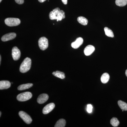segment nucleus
Segmentation results:
<instances>
[{
  "mask_svg": "<svg viewBox=\"0 0 127 127\" xmlns=\"http://www.w3.org/2000/svg\"><path fill=\"white\" fill-rule=\"evenodd\" d=\"M110 76L107 73H104L102 75L101 77V81L102 83L104 84L106 83L109 81Z\"/></svg>",
  "mask_w": 127,
  "mask_h": 127,
  "instance_id": "obj_14",
  "label": "nucleus"
},
{
  "mask_svg": "<svg viewBox=\"0 0 127 127\" xmlns=\"http://www.w3.org/2000/svg\"><path fill=\"white\" fill-rule=\"evenodd\" d=\"M15 1L19 4H22L24 3V0H15Z\"/></svg>",
  "mask_w": 127,
  "mask_h": 127,
  "instance_id": "obj_24",
  "label": "nucleus"
},
{
  "mask_svg": "<svg viewBox=\"0 0 127 127\" xmlns=\"http://www.w3.org/2000/svg\"><path fill=\"white\" fill-rule=\"evenodd\" d=\"M95 48L94 46L89 45L87 46L84 49V52L86 56H89L91 55L94 51Z\"/></svg>",
  "mask_w": 127,
  "mask_h": 127,
  "instance_id": "obj_11",
  "label": "nucleus"
},
{
  "mask_svg": "<svg viewBox=\"0 0 127 127\" xmlns=\"http://www.w3.org/2000/svg\"><path fill=\"white\" fill-rule=\"evenodd\" d=\"M2 0H0V2H1V1H2Z\"/></svg>",
  "mask_w": 127,
  "mask_h": 127,
  "instance_id": "obj_30",
  "label": "nucleus"
},
{
  "mask_svg": "<svg viewBox=\"0 0 127 127\" xmlns=\"http://www.w3.org/2000/svg\"><path fill=\"white\" fill-rule=\"evenodd\" d=\"M46 0H38L39 2H43L45 1Z\"/></svg>",
  "mask_w": 127,
  "mask_h": 127,
  "instance_id": "obj_26",
  "label": "nucleus"
},
{
  "mask_svg": "<svg viewBox=\"0 0 127 127\" xmlns=\"http://www.w3.org/2000/svg\"><path fill=\"white\" fill-rule=\"evenodd\" d=\"M83 42V40L82 37H79L77 38L76 40L71 43V46L74 49H77L80 46Z\"/></svg>",
  "mask_w": 127,
  "mask_h": 127,
  "instance_id": "obj_10",
  "label": "nucleus"
},
{
  "mask_svg": "<svg viewBox=\"0 0 127 127\" xmlns=\"http://www.w3.org/2000/svg\"><path fill=\"white\" fill-rule=\"evenodd\" d=\"M32 61L29 58H26L23 61L20 66V71L22 73H26L30 70L31 66Z\"/></svg>",
  "mask_w": 127,
  "mask_h": 127,
  "instance_id": "obj_2",
  "label": "nucleus"
},
{
  "mask_svg": "<svg viewBox=\"0 0 127 127\" xmlns=\"http://www.w3.org/2000/svg\"><path fill=\"white\" fill-rule=\"evenodd\" d=\"M55 105L53 103H51L49 104L46 105L43 108L42 112L45 114H47L52 111L55 107Z\"/></svg>",
  "mask_w": 127,
  "mask_h": 127,
  "instance_id": "obj_9",
  "label": "nucleus"
},
{
  "mask_svg": "<svg viewBox=\"0 0 127 127\" xmlns=\"http://www.w3.org/2000/svg\"><path fill=\"white\" fill-rule=\"evenodd\" d=\"M18 114H19V116L27 124H30L32 123V119L31 118L28 114L26 113L25 112L22 111H20Z\"/></svg>",
  "mask_w": 127,
  "mask_h": 127,
  "instance_id": "obj_6",
  "label": "nucleus"
},
{
  "mask_svg": "<svg viewBox=\"0 0 127 127\" xmlns=\"http://www.w3.org/2000/svg\"><path fill=\"white\" fill-rule=\"evenodd\" d=\"M52 74L55 76L62 79H64L65 78V75L64 73L59 71H56L54 72Z\"/></svg>",
  "mask_w": 127,
  "mask_h": 127,
  "instance_id": "obj_17",
  "label": "nucleus"
},
{
  "mask_svg": "<svg viewBox=\"0 0 127 127\" xmlns=\"http://www.w3.org/2000/svg\"><path fill=\"white\" fill-rule=\"evenodd\" d=\"M110 123L112 126H113V127H117L119 124V121L116 118H113L111 119L110 121Z\"/></svg>",
  "mask_w": 127,
  "mask_h": 127,
  "instance_id": "obj_21",
  "label": "nucleus"
},
{
  "mask_svg": "<svg viewBox=\"0 0 127 127\" xmlns=\"http://www.w3.org/2000/svg\"><path fill=\"white\" fill-rule=\"evenodd\" d=\"M1 56H0V63H1Z\"/></svg>",
  "mask_w": 127,
  "mask_h": 127,
  "instance_id": "obj_28",
  "label": "nucleus"
},
{
  "mask_svg": "<svg viewBox=\"0 0 127 127\" xmlns=\"http://www.w3.org/2000/svg\"><path fill=\"white\" fill-rule=\"evenodd\" d=\"M116 4L118 6H125L127 4V0H116Z\"/></svg>",
  "mask_w": 127,
  "mask_h": 127,
  "instance_id": "obj_22",
  "label": "nucleus"
},
{
  "mask_svg": "<svg viewBox=\"0 0 127 127\" xmlns=\"http://www.w3.org/2000/svg\"><path fill=\"white\" fill-rule=\"evenodd\" d=\"M48 96L47 94H43L39 95L37 99V102L39 104H42L48 100Z\"/></svg>",
  "mask_w": 127,
  "mask_h": 127,
  "instance_id": "obj_12",
  "label": "nucleus"
},
{
  "mask_svg": "<svg viewBox=\"0 0 127 127\" xmlns=\"http://www.w3.org/2000/svg\"><path fill=\"white\" fill-rule=\"evenodd\" d=\"M5 23L8 26H16L20 24L21 21L17 18H8L5 20Z\"/></svg>",
  "mask_w": 127,
  "mask_h": 127,
  "instance_id": "obj_3",
  "label": "nucleus"
},
{
  "mask_svg": "<svg viewBox=\"0 0 127 127\" xmlns=\"http://www.w3.org/2000/svg\"><path fill=\"white\" fill-rule=\"evenodd\" d=\"M104 31L105 34L107 36L111 37H113L114 36L113 32L108 28H104Z\"/></svg>",
  "mask_w": 127,
  "mask_h": 127,
  "instance_id": "obj_19",
  "label": "nucleus"
},
{
  "mask_svg": "<svg viewBox=\"0 0 127 127\" xmlns=\"http://www.w3.org/2000/svg\"><path fill=\"white\" fill-rule=\"evenodd\" d=\"M119 106L122 110L124 111H127V103L121 100H119L118 101Z\"/></svg>",
  "mask_w": 127,
  "mask_h": 127,
  "instance_id": "obj_20",
  "label": "nucleus"
},
{
  "mask_svg": "<svg viewBox=\"0 0 127 127\" xmlns=\"http://www.w3.org/2000/svg\"><path fill=\"white\" fill-rule=\"evenodd\" d=\"M125 75H126L127 77V69L126 70V72H125Z\"/></svg>",
  "mask_w": 127,
  "mask_h": 127,
  "instance_id": "obj_27",
  "label": "nucleus"
},
{
  "mask_svg": "<svg viewBox=\"0 0 127 127\" xmlns=\"http://www.w3.org/2000/svg\"><path fill=\"white\" fill-rule=\"evenodd\" d=\"M32 97V94L30 92H26L17 95V99L20 101H25L30 100Z\"/></svg>",
  "mask_w": 127,
  "mask_h": 127,
  "instance_id": "obj_4",
  "label": "nucleus"
},
{
  "mask_svg": "<svg viewBox=\"0 0 127 127\" xmlns=\"http://www.w3.org/2000/svg\"><path fill=\"white\" fill-rule=\"evenodd\" d=\"M66 122L64 119H60L57 122L56 125H55V127H64L65 126Z\"/></svg>",
  "mask_w": 127,
  "mask_h": 127,
  "instance_id": "obj_18",
  "label": "nucleus"
},
{
  "mask_svg": "<svg viewBox=\"0 0 127 127\" xmlns=\"http://www.w3.org/2000/svg\"><path fill=\"white\" fill-rule=\"evenodd\" d=\"M16 36V34L14 32H11L5 34L1 37V40L2 41H7L15 39Z\"/></svg>",
  "mask_w": 127,
  "mask_h": 127,
  "instance_id": "obj_8",
  "label": "nucleus"
},
{
  "mask_svg": "<svg viewBox=\"0 0 127 127\" xmlns=\"http://www.w3.org/2000/svg\"><path fill=\"white\" fill-rule=\"evenodd\" d=\"M12 55L14 61H17L21 56V52L18 48L14 47L12 51Z\"/></svg>",
  "mask_w": 127,
  "mask_h": 127,
  "instance_id": "obj_7",
  "label": "nucleus"
},
{
  "mask_svg": "<svg viewBox=\"0 0 127 127\" xmlns=\"http://www.w3.org/2000/svg\"><path fill=\"white\" fill-rule=\"evenodd\" d=\"M93 106L91 104H88L87 106V111L88 113H91L92 112Z\"/></svg>",
  "mask_w": 127,
  "mask_h": 127,
  "instance_id": "obj_23",
  "label": "nucleus"
},
{
  "mask_svg": "<svg viewBox=\"0 0 127 127\" xmlns=\"http://www.w3.org/2000/svg\"><path fill=\"white\" fill-rule=\"evenodd\" d=\"M49 17L51 20H57V21L58 22L65 18V16L64 12L57 7L50 12Z\"/></svg>",
  "mask_w": 127,
  "mask_h": 127,
  "instance_id": "obj_1",
  "label": "nucleus"
},
{
  "mask_svg": "<svg viewBox=\"0 0 127 127\" xmlns=\"http://www.w3.org/2000/svg\"><path fill=\"white\" fill-rule=\"evenodd\" d=\"M77 21L80 24L84 26H86L88 23V20L84 17L80 16L78 17Z\"/></svg>",
  "mask_w": 127,
  "mask_h": 127,
  "instance_id": "obj_16",
  "label": "nucleus"
},
{
  "mask_svg": "<svg viewBox=\"0 0 127 127\" xmlns=\"http://www.w3.org/2000/svg\"><path fill=\"white\" fill-rule=\"evenodd\" d=\"M62 1L64 4L66 5L67 4V0H62Z\"/></svg>",
  "mask_w": 127,
  "mask_h": 127,
  "instance_id": "obj_25",
  "label": "nucleus"
},
{
  "mask_svg": "<svg viewBox=\"0 0 127 127\" xmlns=\"http://www.w3.org/2000/svg\"><path fill=\"white\" fill-rule=\"evenodd\" d=\"M11 86V83L9 81H0V89H7Z\"/></svg>",
  "mask_w": 127,
  "mask_h": 127,
  "instance_id": "obj_13",
  "label": "nucleus"
},
{
  "mask_svg": "<svg viewBox=\"0 0 127 127\" xmlns=\"http://www.w3.org/2000/svg\"><path fill=\"white\" fill-rule=\"evenodd\" d=\"M1 116V112H0V116Z\"/></svg>",
  "mask_w": 127,
  "mask_h": 127,
  "instance_id": "obj_29",
  "label": "nucleus"
},
{
  "mask_svg": "<svg viewBox=\"0 0 127 127\" xmlns=\"http://www.w3.org/2000/svg\"><path fill=\"white\" fill-rule=\"evenodd\" d=\"M39 45L41 50H45L47 48L48 46V40L45 37H41L38 41Z\"/></svg>",
  "mask_w": 127,
  "mask_h": 127,
  "instance_id": "obj_5",
  "label": "nucleus"
},
{
  "mask_svg": "<svg viewBox=\"0 0 127 127\" xmlns=\"http://www.w3.org/2000/svg\"><path fill=\"white\" fill-rule=\"evenodd\" d=\"M33 86L32 83H27V84H23L20 85L18 87V89L19 91H23L26 90L31 87Z\"/></svg>",
  "mask_w": 127,
  "mask_h": 127,
  "instance_id": "obj_15",
  "label": "nucleus"
}]
</instances>
